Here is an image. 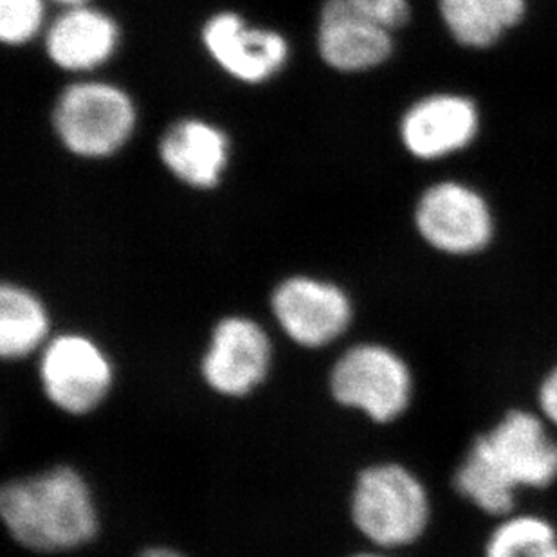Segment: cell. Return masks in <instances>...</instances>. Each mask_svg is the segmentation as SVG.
Segmentation results:
<instances>
[{
  "mask_svg": "<svg viewBox=\"0 0 557 557\" xmlns=\"http://www.w3.org/2000/svg\"><path fill=\"white\" fill-rule=\"evenodd\" d=\"M42 22V0H0V38L8 46L29 42Z\"/></svg>",
  "mask_w": 557,
  "mask_h": 557,
  "instance_id": "ac0fdd59",
  "label": "cell"
},
{
  "mask_svg": "<svg viewBox=\"0 0 557 557\" xmlns=\"http://www.w3.org/2000/svg\"><path fill=\"white\" fill-rule=\"evenodd\" d=\"M485 557H557V531L542 516H505L485 543Z\"/></svg>",
  "mask_w": 557,
  "mask_h": 557,
  "instance_id": "e0dca14e",
  "label": "cell"
},
{
  "mask_svg": "<svg viewBox=\"0 0 557 557\" xmlns=\"http://www.w3.org/2000/svg\"><path fill=\"white\" fill-rule=\"evenodd\" d=\"M329 392L345 410L359 411L373 424H392L410 408L413 375L394 348L359 343L332 364Z\"/></svg>",
  "mask_w": 557,
  "mask_h": 557,
  "instance_id": "277c9868",
  "label": "cell"
},
{
  "mask_svg": "<svg viewBox=\"0 0 557 557\" xmlns=\"http://www.w3.org/2000/svg\"><path fill=\"white\" fill-rule=\"evenodd\" d=\"M137 557H186L177 548L166 547V545H153V547L143 548Z\"/></svg>",
  "mask_w": 557,
  "mask_h": 557,
  "instance_id": "44dd1931",
  "label": "cell"
},
{
  "mask_svg": "<svg viewBox=\"0 0 557 557\" xmlns=\"http://www.w3.org/2000/svg\"><path fill=\"white\" fill-rule=\"evenodd\" d=\"M350 520L373 547H410L432 520L426 485L403 463H372L354 482Z\"/></svg>",
  "mask_w": 557,
  "mask_h": 557,
  "instance_id": "3957f363",
  "label": "cell"
},
{
  "mask_svg": "<svg viewBox=\"0 0 557 557\" xmlns=\"http://www.w3.org/2000/svg\"><path fill=\"white\" fill-rule=\"evenodd\" d=\"M44 395L67 416L98 410L114 386V364L100 343L82 332H63L46 343L38 359Z\"/></svg>",
  "mask_w": 557,
  "mask_h": 557,
  "instance_id": "5b68a950",
  "label": "cell"
},
{
  "mask_svg": "<svg viewBox=\"0 0 557 557\" xmlns=\"http://www.w3.org/2000/svg\"><path fill=\"white\" fill-rule=\"evenodd\" d=\"M159 156L164 166L185 185L208 189L221 181L230 156V143L226 134L210 123L183 120L164 132L159 143Z\"/></svg>",
  "mask_w": 557,
  "mask_h": 557,
  "instance_id": "4fadbf2b",
  "label": "cell"
},
{
  "mask_svg": "<svg viewBox=\"0 0 557 557\" xmlns=\"http://www.w3.org/2000/svg\"><path fill=\"white\" fill-rule=\"evenodd\" d=\"M318 48L326 65L342 73H363L383 65L394 53V38L348 4L326 0L320 13Z\"/></svg>",
  "mask_w": 557,
  "mask_h": 557,
  "instance_id": "7c38bea8",
  "label": "cell"
},
{
  "mask_svg": "<svg viewBox=\"0 0 557 557\" xmlns=\"http://www.w3.org/2000/svg\"><path fill=\"white\" fill-rule=\"evenodd\" d=\"M416 227L422 240L449 257L484 251L495 237V215L479 189L460 181H441L417 200Z\"/></svg>",
  "mask_w": 557,
  "mask_h": 557,
  "instance_id": "ba28073f",
  "label": "cell"
},
{
  "mask_svg": "<svg viewBox=\"0 0 557 557\" xmlns=\"http://www.w3.org/2000/svg\"><path fill=\"white\" fill-rule=\"evenodd\" d=\"M54 2H60V4L69 5V8H73V5H84L89 2V0H54Z\"/></svg>",
  "mask_w": 557,
  "mask_h": 557,
  "instance_id": "7402d4cb",
  "label": "cell"
},
{
  "mask_svg": "<svg viewBox=\"0 0 557 557\" xmlns=\"http://www.w3.org/2000/svg\"><path fill=\"white\" fill-rule=\"evenodd\" d=\"M117 38L111 16L89 5H73L49 27L46 49L65 71H89L111 59Z\"/></svg>",
  "mask_w": 557,
  "mask_h": 557,
  "instance_id": "5bb4252c",
  "label": "cell"
},
{
  "mask_svg": "<svg viewBox=\"0 0 557 557\" xmlns=\"http://www.w3.org/2000/svg\"><path fill=\"white\" fill-rule=\"evenodd\" d=\"M348 557H389L386 554L372 553V550H364V553H356Z\"/></svg>",
  "mask_w": 557,
  "mask_h": 557,
  "instance_id": "603a6c76",
  "label": "cell"
},
{
  "mask_svg": "<svg viewBox=\"0 0 557 557\" xmlns=\"http://www.w3.org/2000/svg\"><path fill=\"white\" fill-rule=\"evenodd\" d=\"M399 132L400 141L413 158H449L479 137V106L469 96L457 92L424 96L403 114Z\"/></svg>",
  "mask_w": 557,
  "mask_h": 557,
  "instance_id": "30bf717a",
  "label": "cell"
},
{
  "mask_svg": "<svg viewBox=\"0 0 557 557\" xmlns=\"http://www.w3.org/2000/svg\"><path fill=\"white\" fill-rule=\"evenodd\" d=\"M53 125L69 152L107 158L132 136L136 109L114 85L87 82L63 90L54 107Z\"/></svg>",
  "mask_w": 557,
  "mask_h": 557,
  "instance_id": "8992f818",
  "label": "cell"
},
{
  "mask_svg": "<svg viewBox=\"0 0 557 557\" xmlns=\"http://www.w3.org/2000/svg\"><path fill=\"white\" fill-rule=\"evenodd\" d=\"M51 318L42 298L21 284L0 287V356L22 361L49 342Z\"/></svg>",
  "mask_w": 557,
  "mask_h": 557,
  "instance_id": "2e32d148",
  "label": "cell"
},
{
  "mask_svg": "<svg viewBox=\"0 0 557 557\" xmlns=\"http://www.w3.org/2000/svg\"><path fill=\"white\" fill-rule=\"evenodd\" d=\"M438 13L462 48L490 49L520 26L527 0H438Z\"/></svg>",
  "mask_w": 557,
  "mask_h": 557,
  "instance_id": "9a60e30c",
  "label": "cell"
},
{
  "mask_svg": "<svg viewBox=\"0 0 557 557\" xmlns=\"http://www.w3.org/2000/svg\"><path fill=\"white\" fill-rule=\"evenodd\" d=\"M0 520L16 545L35 554L74 553L100 534L89 482L67 463L5 482Z\"/></svg>",
  "mask_w": 557,
  "mask_h": 557,
  "instance_id": "7a4b0ae2",
  "label": "cell"
},
{
  "mask_svg": "<svg viewBox=\"0 0 557 557\" xmlns=\"http://www.w3.org/2000/svg\"><path fill=\"white\" fill-rule=\"evenodd\" d=\"M271 312L285 337L307 350H320L347 334L354 321L352 298L329 280L295 274L271 293Z\"/></svg>",
  "mask_w": 557,
  "mask_h": 557,
  "instance_id": "9c48e42d",
  "label": "cell"
},
{
  "mask_svg": "<svg viewBox=\"0 0 557 557\" xmlns=\"http://www.w3.org/2000/svg\"><path fill=\"white\" fill-rule=\"evenodd\" d=\"M354 10L389 33L410 21V0H347Z\"/></svg>",
  "mask_w": 557,
  "mask_h": 557,
  "instance_id": "d6986e66",
  "label": "cell"
},
{
  "mask_svg": "<svg viewBox=\"0 0 557 557\" xmlns=\"http://www.w3.org/2000/svg\"><path fill=\"white\" fill-rule=\"evenodd\" d=\"M543 417L507 411L476 436L455 473V490L490 516H509L521 490H547L557 480V441Z\"/></svg>",
  "mask_w": 557,
  "mask_h": 557,
  "instance_id": "6da1fadb",
  "label": "cell"
},
{
  "mask_svg": "<svg viewBox=\"0 0 557 557\" xmlns=\"http://www.w3.org/2000/svg\"><path fill=\"white\" fill-rule=\"evenodd\" d=\"M537 405L542 417L550 426L557 428V364L545 375L537 389Z\"/></svg>",
  "mask_w": 557,
  "mask_h": 557,
  "instance_id": "ffe728a7",
  "label": "cell"
},
{
  "mask_svg": "<svg viewBox=\"0 0 557 557\" xmlns=\"http://www.w3.org/2000/svg\"><path fill=\"white\" fill-rule=\"evenodd\" d=\"M273 358V342L258 321L224 315L211 329L200 358V377L224 399H246L268 381Z\"/></svg>",
  "mask_w": 557,
  "mask_h": 557,
  "instance_id": "52a82bcc",
  "label": "cell"
},
{
  "mask_svg": "<svg viewBox=\"0 0 557 557\" xmlns=\"http://www.w3.org/2000/svg\"><path fill=\"white\" fill-rule=\"evenodd\" d=\"M206 49L227 74L246 84H260L278 73L289 46L278 33L255 29L235 13H219L202 29Z\"/></svg>",
  "mask_w": 557,
  "mask_h": 557,
  "instance_id": "8fae6325",
  "label": "cell"
}]
</instances>
